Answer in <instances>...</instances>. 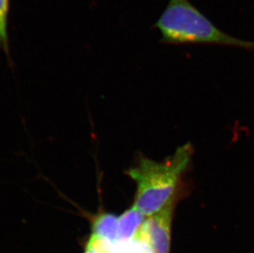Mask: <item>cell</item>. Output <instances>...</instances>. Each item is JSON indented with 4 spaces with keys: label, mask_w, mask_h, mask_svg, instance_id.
I'll list each match as a JSON object with an SVG mask.
<instances>
[{
    "label": "cell",
    "mask_w": 254,
    "mask_h": 253,
    "mask_svg": "<svg viewBox=\"0 0 254 253\" xmlns=\"http://www.w3.org/2000/svg\"><path fill=\"white\" fill-rule=\"evenodd\" d=\"M193 154L190 143L180 146L163 161L141 157L127 175L137 184L132 206L148 217L177 198L180 179L186 171Z\"/></svg>",
    "instance_id": "obj_1"
},
{
    "label": "cell",
    "mask_w": 254,
    "mask_h": 253,
    "mask_svg": "<svg viewBox=\"0 0 254 253\" xmlns=\"http://www.w3.org/2000/svg\"><path fill=\"white\" fill-rule=\"evenodd\" d=\"M152 28L161 32V43L230 46L254 51V42L221 31L189 0H169Z\"/></svg>",
    "instance_id": "obj_2"
},
{
    "label": "cell",
    "mask_w": 254,
    "mask_h": 253,
    "mask_svg": "<svg viewBox=\"0 0 254 253\" xmlns=\"http://www.w3.org/2000/svg\"><path fill=\"white\" fill-rule=\"evenodd\" d=\"M176 199L158 212L146 217L132 239L143 244L150 253H170L171 223Z\"/></svg>",
    "instance_id": "obj_3"
},
{
    "label": "cell",
    "mask_w": 254,
    "mask_h": 253,
    "mask_svg": "<svg viewBox=\"0 0 254 253\" xmlns=\"http://www.w3.org/2000/svg\"><path fill=\"white\" fill-rule=\"evenodd\" d=\"M146 217L136 208L130 207L118 217V243L132 241Z\"/></svg>",
    "instance_id": "obj_4"
},
{
    "label": "cell",
    "mask_w": 254,
    "mask_h": 253,
    "mask_svg": "<svg viewBox=\"0 0 254 253\" xmlns=\"http://www.w3.org/2000/svg\"><path fill=\"white\" fill-rule=\"evenodd\" d=\"M92 234L111 244H117L118 217L108 212L96 215L92 221Z\"/></svg>",
    "instance_id": "obj_5"
},
{
    "label": "cell",
    "mask_w": 254,
    "mask_h": 253,
    "mask_svg": "<svg viewBox=\"0 0 254 253\" xmlns=\"http://www.w3.org/2000/svg\"><path fill=\"white\" fill-rule=\"evenodd\" d=\"M9 9L10 0H0V51L4 52L7 58V62L10 65H12L8 37Z\"/></svg>",
    "instance_id": "obj_6"
}]
</instances>
